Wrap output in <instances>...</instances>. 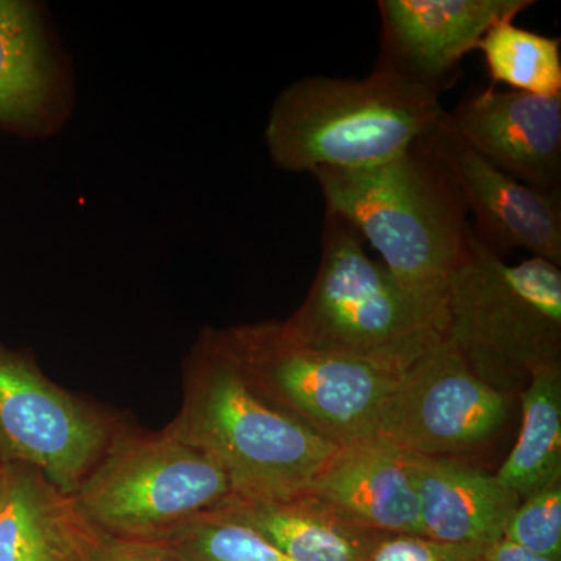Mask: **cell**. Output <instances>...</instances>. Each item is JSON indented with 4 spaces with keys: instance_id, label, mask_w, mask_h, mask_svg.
<instances>
[{
    "instance_id": "obj_13",
    "label": "cell",
    "mask_w": 561,
    "mask_h": 561,
    "mask_svg": "<svg viewBox=\"0 0 561 561\" xmlns=\"http://www.w3.org/2000/svg\"><path fill=\"white\" fill-rule=\"evenodd\" d=\"M65 60L38 7L0 0V124L55 133L68 117Z\"/></svg>"
},
{
    "instance_id": "obj_17",
    "label": "cell",
    "mask_w": 561,
    "mask_h": 561,
    "mask_svg": "<svg viewBox=\"0 0 561 561\" xmlns=\"http://www.w3.org/2000/svg\"><path fill=\"white\" fill-rule=\"evenodd\" d=\"M216 511L257 531L291 561H364L381 535L309 491L284 500L231 494Z\"/></svg>"
},
{
    "instance_id": "obj_21",
    "label": "cell",
    "mask_w": 561,
    "mask_h": 561,
    "mask_svg": "<svg viewBox=\"0 0 561 561\" xmlns=\"http://www.w3.org/2000/svg\"><path fill=\"white\" fill-rule=\"evenodd\" d=\"M502 538L538 556L561 560V479L519 502Z\"/></svg>"
},
{
    "instance_id": "obj_1",
    "label": "cell",
    "mask_w": 561,
    "mask_h": 561,
    "mask_svg": "<svg viewBox=\"0 0 561 561\" xmlns=\"http://www.w3.org/2000/svg\"><path fill=\"white\" fill-rule=\"evenodd\" d=\"M427 135L386 164L319 169L311 175L327 213L356 228L402 286L446 306V287L467 254L471 221Z\"/></svg>"
},
{
    "instance_id": "obj_2",
    "label": "cell",
    "mask_w": 561,
    "mask_h": 561,
    "mask_svg": "<svg viewBox=\"0 0 561 561\" xmlns=\"http://www.w3.org/2000/svg\"><path fill=\"white\" fill-rule=\"evenodd\" d=\"M165 430L219 465L232 494L256 500L305 493L339 449L247 381L221 330L203 331L184 362L183 404Z\"/></svg>"
},
{
    "instance_id": "obj_23",
    "label": "cell",
    "mask_w": 561,
    "mask_h": 561,
    "mask_svg": "<svg viewBox=\"0 0 561 561\" xmlns=\"http://www.w3.org/2000/svg\"><path fill=\"white\" fill-rule=\"evenodd\" d=\"M88 561H183L158 542L121 541L102 537Z\"/></svg>"
},
{
    "instance_id": "obj_19",
    "label": "cell",
    "mask_w": 561,
    "mask_h": 561,
    "mask_svg": "<svg viewBox=\"0 0 561 561\" xmlns=\"http://www.w3.org/2000/svg\"><path fill=\"white\" fill-rule=\"evenodd\" d=\"M494 83L542 98H561V41L519 27L515 20L494 24L478 44Z\"/></svg>"
},
{
    "instance_id": "obj_11",
    "label": "cell",
    "mask_w": 561,
    "mask_h": 561,
    "mask_svg": "<svg viewBox=\"0 0 561 561\" xmlns=\"http://www.w3.org/2000/svg\"><path fill=\"white\" fill-rule=\"evenodd\" d=\"M531 5L534 0H381L378 66L440 94L494 24Z\"/></svg>"
},
{
    "instance_id": "obj_8",
    "label": "cell",
    "mask_w": 561,
    "mask_h": 561,
    "mask_svg": "<svg viewBox=\"0 0 561 561\" xmlns=\"http://www.w3.org/2000/svg\"><path fill=\"white\" fill-rule=\"evenodd\" d=\"M512 408L513 397L481 381L445 337L387 394L376 440L413 456L454 459L493 440Z\"/></svg>"
},
{
    "instance_id": "obj_22",
    "label": "cell",
    "mask_w": 561,
    "mask_h": 561,
    "mask_svg": "<svg viewBox=\"0 0 561 561\" xmlns=\"http://www.w3.org/2000/svg\"><path fill=\"white\" fill-rule=\"evenodd\" d=\"M485 548L448 545L423 535L381 534L364 561H483Z\"/></svg>"
},
{
    "instance_id": "obj_20",
    "label": "cell",
    "mask_w": 561,
    "mask_h": 561,
    "mask_svg": "<svg viewBox=\"0 0 561 561\" xmlns=\"http://www.w3.org/2000/svg\"><path fill=\"white\" fill-rule=\"evenodd\" d=\"M157 542L183 561H291L257 531L219 511L197 516Z\"/></svg>"
},
{
    "instance_id": "obj_24",
    "label": "cell",
    "mask_w": 561,
    "mask_h": 561,
    "mask_svg": "<svg viewBox=\"0 0 561 561\" xmlns=\"http://www.w3.org/2000/svg\"><path fill=\"white\" fill-rule=\"evenodd\" d=\"M483 561H561L556 559H549V557L538 556L522 548V546L515 545L500 538L491 545L486 546L485 552H483Z\"/></svg>"
},
{
    "instance_id": "obj_7",
    "label": "cell",
    "mask_w": 561,
    "mask_h": 561,
    "mask_svg": "<svg viewBox=\"0 0 561 561\" xmlns=\"http://www.w3.org/2000/svg\"><path fill=\"white\" fill-rule=\"evenodd\" d=\"M221 332L247 381L280 412L337 448L376 440L381 405L405 370L297 345L275 320Z\"/></svg>"
},
{
    "instance_id": "obj_18",
    "label": "cell",
    "mask_w": 561,
    "mask_h": 561,
    "mask_svg": "<svg viewBox=\"0 0 561 561\" xmlns=\"http://www.w3.org/2000/svg\"><path fill=\"white\" fill-rule=\"evenodd\" d=\"M518 397V440L494 476L523 501L561 479V368L535 373Z\"/></svg>"
},
{
    "instance_id": "obj_9",
    "label": "cell",
    "mask_w": 561,
    "mask_h": 561,
    "mask_svg": "<svg viewBox=\"0 0 561 561\" xmlns=\"http://www.w3.org/2000/svg\"><path fill=\"white\" fill-rule=\"evenodd\" d=\"M119 430L108 413L50 381L32 357L0 345V463L27 465L73 494Z\"/></svg>"
},
{
    "instance_id": "obj_5",
    "label": "cell",
    "mask_w": 561,
    "mask_h": 561,
    "mask_svg": "<svg viewBox=\"0 0 561 561\" xmlns=\"http://www.w3.org/2000/svg\"><path fill=\"white\" fill-rule=\"evenodd\" d=\"M446 337L481 381L518 397L535 373L561 368V267L511 264L472 228L446 287Z\"/></svg>"
},
{
    "instance_id": "obj_12",
    "label": "cell",
    "mask_w": 561,
    "mask_h": 561,
    "mask_svg": "<svg viewBox=\"0 0 561 561\" xmlns=\"http://www.w3.org/2000/svg\"><path fill=\"white\" fill-rule=\"evenodd\" d=\"M445 117L491 165L531 190L560 195L561 98L490 87L465 95Z\"/></svg>"
},
{
    "instance_id": "obj_3",
    "label": "cell",
    "mask_w": 561,
    "mask_h": 561,
    "mask_svg": "<svg viewBox=\"0 0 561 561\" xmlns=\"http://www.w3.org/2000/svg\"><path fill=\"white\" fill-rule=\"evenodd\" d=\"M440 94L376 65L364 79L312 76L286 88L264 138L280 171H356L386 164L432 131Z\"/></svg>"
},
{
    "instance_id": "obj_6",
    "label": "cell",
    "mask_w": 561,
    "mask_h": 561,
    "mask_svg": "<svg viewBox=\"0 0 561 561\" xmlns=\"http://www.w3.org/2000/svg\"><path fill=\"white\" fill-rule=\"evenodd\" d=\"M231 494L219 465L172 432L121 427L72 496L102 537L157 542Z\"/></svg>"
},
{
    "instance_id": "obj_16",
    "label": "cell",
    "mask_w": 561,
    "mask_h": 561,
    "mask_svg": "<svg viewBox=\"0 0 561 561\" xmlns=\"http://www.w3.org/2000/svg\"><path fill=\"white\" fill-rule=\"evenodd\" d=\"M408 456L423 537L448 545L489 546L504 535L519 497L496 476L456 459Z\"/></svg>"
},
{
    "instance_id": "obj_10",
    "label": "cell",
    "mask_w": 561,
    "mask_h": 561,
    "mask_svg": "<svg viewBox=\"0 0 561 561\" xmlns=\"http://www.w3.org/2000/svg\"><path fill=\"white\" fill-rule=\"evenodd\" d=\"M445 116L427 139L474 217L476 238L504 260L524 250L561 267V195L531 190L491 165L451 130Z\"/></svg>"
},
{
    "instance_id": "obj_4",
    "label": "cell",
    "mask_w": 561,
    "mask_h": 561,
    "mask_svg": "<svg viewBox=\"0 0 561 561\" xmlns=\"http://www.w3.org/2000/svg\"><path fill=\"white\" fill-rule=\"evenodd\" d=\"M287 341L408 370L446 337V306L402 286L368 254L356 228L327 213L319 271L300 308L279 321Z\"/></svg>"
},
{
    "instance_id": "obj_15",
    "label": "cell",
    "mask_w": 561,
    "mask_h": 561,
    "mask_svg": "<svg viewBox=\"0 0 561 561\" xmlns=\"http://www.w3.org/2000/svg\"><path fill=\"white\" fill-rule=\"evenodd\" d=\"M308 491L365 529L423 535L408 456L386 443L339 448Z\"/></svg>"
},
{
    "instance_id": "obj_14",
    "label": "cell",
    "mask_w": 561,
    "mask_h": 561,
    "mask_svg": "<svg viewBox=\"0 0 561 561\" xmlns=\"http://www.w3.org/2000/svg\"><path fill=\"white\" fill-rule=\"evenodd\" d=\"M102 535L35 468L0 463V561H88Z\"/></svg>"
}]
</instances>
